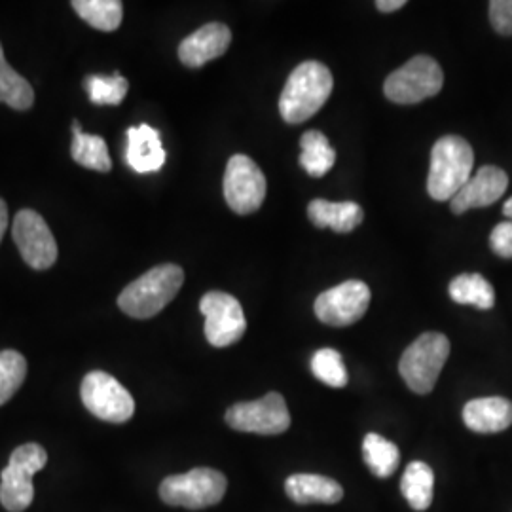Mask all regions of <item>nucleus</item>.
Wrapping results in <instances>:
<instances>
[{"mask_svg":"<svg viewBox=\"0 0 512 512\" xmlns=\"http://www.w3.org/2000/svg\"><path fill=\"white\" fill-rule=\"evenodd\" d=\"M308 217L317 228H330L338 234H349L363 222L365 213L359 203L313 200L308 205Z\"/></svg>","mask_w":512,"mask_h":512,"instance_id":"nucleus-19","label":"nucleus"},{"mask_svg":"<svg viewBox=\"0 0 512 512\" xmlns=\"http://www.w3.org/2000/svg\"><path fill=\"white\" fill-rule=\"evenodd\" d=\"M25 376V357L14 349L0 351V406L8 403L18 393L19 387L25 382Z\"/></svg>","mask_w":512,"mask_h":512,"instance_id":"nucleus-28","label":"nucleus"},{"mask_svg":"<svg viewBox=\"0 0 512 512\" xmlns=\"http://www.w3.org/2000/svg\"><path fill=\"white\" fill-rule=\"evenodd\" d=\"M224 198L238 215H251L266 198V177L260 167L243 154L228 160L224 173Z\"/></svg>","mask_w":512,"mask_h":512,"instance_id":"nucleus-11","label":"nucleus"},{"mask_svg":"<svg viewBox=\"0 0 512 512\" xmlns=\"http://www.w3.org/2000/svg\"><path fill=\"white\" fill-rule=\"evenodd\" d=\"M184 283V272L177 264H162L141 275L118 296V306L133 319H150L164 310Z\"/></svg>","mask_w":512,"mask_h":512,"instance_id":"nucleus-3","label":"nucleus"},{"mask_svg":"<svg viewBox=\"0 0 512 512\" xmlns=\"http://www.w3.org/2000/svg\"><path fill=\"white\" fill-rule=\"evenodd\" d=\"M435 475L433 469L423 461H412L401 480V492L414 511H427L433 503Z\"/></svg>","mask_w":512,"mask_h":512,"instance_id":"nucleus-21","label":"nucleus"},{"mask_svg":"<svg viewBox=\"0 0 512 512\" xmlns=\"http://www.w3.org/2000/svg\"><path fill=\"white\" fill-rule=\"evenodd\" d=\"M363 456L372 475L378 478H389L395 475L401 461V452L397 444L376 433H368L363 440Z\"/></svg>","mask_w":512,"mask_h":512,"instance_id":"nucleus-24","label":"nucleus"},{"mask_svg":"<svg viewBox=\"0 0 512 512\" xmlns=\"http://www.w3.org/2000/svg\"><path fill=\"white\" fill-rule=\"evenodd\" d=\"M226 423L241 433L281 435L291 427V414L283 395L268 393L258 401L238 403L228 408Z\"/></svg>","mask_w":512,"mask_h":512,"instance_id":"nucleus-9","label":"nucleus"},{"mask_svg":"<svg viewBox=\"0 0 512 512\" xmlns=\"http://www.w3.org/2000/svg\"><path fill=\"white\" fill-rule=\"evenodd\" d=\"M228 480L220 471L209 467H198L184 475L164 478L160 484V497L169 507H183L200 511L213 507L226 495Z\"/></svg>","mask_w":512,"mask_h":512,"instance_id":"nucleus-6","label":"nucleus"},{"mask_svg":"<svg viewBox=\"0 0 512 512\" xmlns=\"http://www.w3.org/2000/svg\"><path fill=\"white\" fill-rule=\"evenodd\" d=\"M450 298L463 306H475L478 310H492L495 306V291L492 283L480 274H461L452 279Z\"/></svg>","mask_w":512,"mask_h":512,"instance_id":"nucleus-22","label":"nucleus"},{"mask_svg":"<svg viewBox=\"0 0 512 512\" xmlns=\"http://www.w3.org/2000/svg\"><path fill=\"white\" fill-rule=\"evenodd\" d=\"M503 215H505L507 219H511L512 222V196L505 202V205H503Z\"/></svg>","mask_w":512,"mask_h":512,"instance_id":"nucleus-34","label":"nucleus"},{"mask_svg":"<svg viewBox=\"0 0 512 512\" xmlns=\"http://www.w3.org/2000/svg\"><path fill=\"white\" fill-rule=\"evenodd\" d=\"M21 258L33 270H48L57 260V243L46 220L33 209H21L12 226Z\"/></svg>","mask_w":512,"mask_h":512,"instance_id":"nucleus-13","label":"nucleus"},{"mask_svg":"<svg viewBox=\"0 0 512 512\" xmlns=\"http://www.w3.org/2000/svg\"><path fill=\"white\" fill-rule=\"evenodd\" d=\"M205 317V338L213 348H228L239 342L247 330V319L238 298L211 291L200 302Z\"/></svg>","mask_w":512,"mask_h":512,"instance_id":"nucleus-10","label":"nucleus"},{"mask_svg":"<svg viewBox=\"0 0 512 512\" xmlns=\"http://www.w3.org/2000/svg\"><path fill=\"white\" fill-rule=\"evenodd\" d=\"M230 44L232 31L224 23H207L184 38L179 46V59L190 69H200L205 63L226 54Z\"/></svg>","mask_w":512,"mask_h":512,"instance_id":"nucleus-15","label":"nucleus"},{"mask_svg":"<svg viewBox=\"0 0 512 512\" xmlns=\"http://www.w3.org/2000/svg\"><path fill=\"white\" fill-rule=\"evenodd\" d=\"M84 406L95 418L109 423H126L135 414V401L128 389L103 370L86 374L80 385Z\"/></svg>","mask_w":512,"mask_h":512,"instance_id":"nucleus-8","label":"nucleus"},{"mask_svg":"<svg viewBox=\"0 0 512 512\" xmlns=\"http://www.w3.org/2000/svg\"><path fill=\"white\" fill-rule=\"evenodd\" d=\"M165 158L167 154L158 129L150 128L147 124L128 129L126 162L135 173H156L164 167Z\"/></svg>","mask_w":512,"mask_h":512,"instance_id":"nucleus-16","label":"nucleus"},{"mask_svg":"<svg viewBox=\"0 0 512 512\" xmlns=\"http://www.w3.org/2000/svg\"><path fill=\"white\" fill-rule=\"evenodd\" d=\"M490 21L495 33L503 37H512V0H492Z\"/></svg>","mask_w":512,"mask_h":512,"instance_id":"nucleus-30","label":"nucleus"},{"mask_svg":"<svg viewBox=\"0 0 512 512\" xmlns=\"http://www.w3.org/2000/svg\"><path fill=\"white\" fill-rule=\"evenodd\" d=\"M8 205L4 200H0V241H2V236H4V232H6V228H8Z\"/></svg>","mask_w":512,"mask_h":512,"instance_id":"nucleus-33","label":"nucleus"},{"mask_svg":"<svg viewBox=\"0 0 512 512\" xmlns=\"http://www.w3.org/2000/svg\"><path fill=\"white\" fill-rule=\"evenodd\" d=\"M300 165L311 177H323L336 164V152L330 147L327 135L321 131H306L300 139Z\"/></svg>","mask_w":512,"mask_h":512,"instance_id":"nucleus-23","label":"nucleus"},{"mask_svg":"<svg viewBox=\"0 0 512 512\" xmlns=\"http://www.w3.org/2000/svg\"><path fill=\"white\" fill-rule=\"evenodd\" d=\"M475 152L459 135H446L431 150L427 192L437 202H450L473 177Z\"/></svg>","mask_w":512,"mask_h":512,"instance_id":"nucleus-2","label":"nucleus"},{"mask_svg":"<svg viewBox=\"0 0 512 512\" xmlns=\"http://www.w3.org/2000/svg\"><path fill=\"white\" fill-rule=\"evenodd\" d=\"M74 12L93 29L116 31L124 18V4L120 0H74Z\"/></svg>","mask_w":512,"mask_h":512,"instance_id":"nucleus-26","label":"nucleus"},{"mask_svg":"<svg viewBox=\"0 0 512 512\" xmlns=\"http://www.w3.org/2000/svg\"><path fill=\"white\" fill-rule=\"evenodd\" d=\"M287 495L298 505H336L342 501L344 490L342 486L329 476L321 475H293L285 482Z\"/></svg>","mask_w":512,"mask_h":512,"instance_id":"nucleus-18","label":"nucleus"},{"mask_svg":"<svg viewBox=\"0 0 512 512\" xmlns=\"http://www.w3.org/2000/svg\"><path fill=\"white\" fill-rule=\"evenodd\" d=\"M490 247L495 255L512 258V222L505 220L497 224L490 234Z\"/></svg>","mask_w":512,"mask_h":512,"instance_id":"nucleus-31","label":"nucleus"},{"mask_svg":"<svg viewBox=\"0 0 512 512\" xmlns=\"http://www.w3.org/2000/svg\"><path fill=\"white\" fill-rule=\"evenodd\" d=\"M48 463L46 450L35 444L18 446L0 475V503L6 511H27L35 499L33 476Z\"/></svg>","mask_w":512,"mask_h":512,"instance_id":"nucleus-4","label":"nucleus"},{"mask_svg":"<svg viewBox=\"0 0 512 512\" xmlns=\"http://www.w3.org/2000/svg\"><path fill=\"white\" fill-rule=\"evenodd\" d=\"M444 86V73L429 55H416L401 69L389 74L384 84L385 97L397 105H416L435 97Z\"/></svg>","mask_w":512,"mask_h":512,"instance_id":"nucleus-7","label":"nucleus"},{"mask_svg":"<svg viewBox=\"0 0 512 512\" xmlns=\"http://www.w3.org/2000/svg\"><path fill=\"white\" fill-rule=\"evenodd\" d=\"M311 372L317 380H321L329 387H346L348 385V370H346L342 355L336 349H319L311 359Z\"/></svg>","mask_w":512,"mask_h":512,"instance_id":"nucleus-29","label":"nucleus"},{"mask_svg":"<svg viewBox=\"0 0 512 512\" xmlns=\"http://www.w3.org/2000/svg\"><path fill=\"white\" fill-rule=\"evenodd\" d=\"M0 103L14 110H29L35 103V92L31 84L8 65L2 44H0Z\"/></svg>","mask_w":512,"mask_h":512,"instance_id":"nucleus-25","label":"nucleus"},{"mask_svg":"<svg viewBox=\"0 0 512 512\" xmlns=\"http://www.w3.org/2000/svg\"><path fill=\"white\" fill-rule=\"evenodd\" d=\"M332 74L319 61H306L294 69L279 99V112L287 124L310 120L327 103L332 93Z\"/></svg>","mask_w":512,"mask_h":512,"instance_id":"nucleus-1","label":"nucleus"},{"mask_svg":"<svg viewBox=\"0 0 512 512\" xmlns=\"http://www.w3.org/2000/svg\"><path fill=\"white\" fill-rule=\"evenodd\" d=\"M73 147L71 156L74 162L86 169H93L99 173H109L112 169V160L109 156V148L103 137L99 135H88L82 131L78 120L73 122Z\"/></svg>","mask_w":512,"mask_h":512,"instance_id":"nucleus-20","label":"nucleus"},{"mask_svg":"<svg viewBox=\"0 0 512 512\" xmlns=\"http://www.w3.org/2000/svg\"><path fill=\"white\" fill-rule=\"evenodd\" d=\"M368 304V285L359 279H351L319 294L315 300V315L329 327H349L363 319Z\"/></svg>","mask_w":512,"mask_h":512,"instance_id":"nucleus-12","label":"nucleus"},{"mask_svg":"<svg viewBox=\"0 0 512 512\" xmlns=\"http://www.w3.org/2000/svg\"><path fill=\"white\" fill-rule=\"evenodd\" d=\"M509 188V177L503 169L495 165H484L476 171L458 194L450 200L452 211L461 215L469 209L476 207H488L492 203L503 198V194Z\"/></svg>","mask_w":512,"mask_h":512,"instance_id":"nucleus-14","label":"nucleus"},{"mask_svg":"<svg viewBox=\"0 0 512 512\" xmlns=\"http://www.w3.org/2000/svg\"><path fill=\"white\" fill-rule=\"evenodd\" d=\"M84 88L90 95L93 105L116 107L128 95L129 82L120 73H114L112 76L90 74L84 78Z\"/></svg>","mask_w":512,"mask_h":512,"instance_id":"nucleus-27","label":"nucleus"},{"mask_svg":"<svg viewBox=\"0 0 512 512\" xmlns=\"http://www.w3.org/2000/svg\"><path fill=\"white\" fill-rule=\"evenodd\" d=\"M450 355V340L440 332H425L414 340L401 357L399 372L408 389L429 395L439 380Z\"/></svg>","mask_w":512,"mask_h":512,"instance_id":"nucleus-5","label":"nucleus"},{"mask_svg":"<svg viewBox=\"0 0 512 512\" xmlns=\"http://www.w3.org/2000/svg\"><path fill=\"white\" fill-rule=\"evenodd\" d=\"M406 6V0H378L376 2V8L384 14H391V12H397Z\"/></svg>","mask_w":512,"mask_h":512,"instance_id":"nucleus-32","label":"nucleus"},{"mask_svg":"<svg viewBox=\"0 0 512 512\" xmlns=\"http://www.w3.org/2000/svg\"><path fill=\"white\" fill-rule=\"evenodd\" d=\"M463 421L475 433H501L512 425V403L503 397H484L469 401L463 408Z\"/></svg>","mask_w":512,"mask_h":512,"instance_id":"nucleus-17","label":"nucleus"}]
</instances>
